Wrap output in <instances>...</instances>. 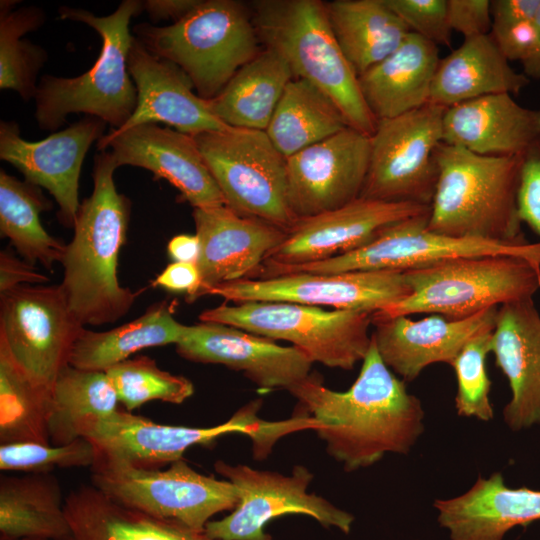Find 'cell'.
I'll use <instances>...</instances> for the list:
<instances>
[{"label": "cell", "mask_w": 540, "mask_h": 540, "mask_svg": "<svg viewBox=\"0 0 540 540\" xmlns=\"http://www.w3.org/2000/svg\"><path fill=\"white\" fill-rule=\"evenodd\" d=\"M288 391L297 399L294 415L319 424L327 452L349 472L387 453L408 454L424 432L420 400L383 362L373 339L348 390L334 391L310 374Z\"/></svg>", "instance_id": "obj_1"}, {"label": "cell", "mask_w": 540, "mask_h": 540, "mask_svg": "<svg viewBox=\"0 0 540 540\" xmlns=\"http://www.w3.org/2000/svg\"><path fill=\"white\" fill-rule=\"evenodd\" d=\"M118 168L110 151L94 157L93 191L80 204L72 240L61 262L59 284L70 310L83 325L113 324L133 306L139 292L118 280V258L126 242L131 202L117 191Z\"/></svg>", "instance_id": "obj_2"}, {"label": "cell", "mask_w": 540, "mask_h": 540, "mask_svg": "<svg viewBox=\"0 0 540 540\" xmlns=\"http://www.w3.org/2000/svg\"><path fill=\"white\" fill-rule=\"evenodd\" d=\"M436 161L438 178L428 219L431 231L452 238L528 242L518 211L522 155H480L441 142Z\"/></svg>", "instance_id": "obj_3"}, {"label": "cell", "mask_w": 540, "mask_h": 540, "mask_svg": "<svg viewBox=\"0 0 540 540\" xmlns=\"http://www.w3.org/2000/svg\"><path fill=\"white\" fill-rule=\"evenodd\" d=\"M143 1L124 0L108 16L61 6L63 20L84 23L100 36L101 51L94 65L76 77L44 75L35 94V120L47 131L61 127L71 113H84L100 118L120 129L130 119L137 106V89L128 71V54L133 36L130 20L138 16Z\"/></svg>", "instance_id": "obj_4"}, {"label": "cell", "mask_w": 540, "mask_h": 540, "mask_svg": "<svg viewBox=\"0 0 540 540\" xmlns=\"http://www.w3.org/2000/svg\"><path fill=\"white\" fill-rule=\"evenodd\" d=\"M248 5L263 48L278 53L294 78L304 79L328 95L349 127L371 137L377 119L332 32L325 2L257 0Z\"/></svg>", "instance_id": "obj_5"}, {"label": "cell", "mask_w": 540, "mask_h": 540, "mask_svg": "<svg viewBox=\"0 0 540 540\" xmlns=\"http://www.w3.org/2000/svg\"><path fill=\"white\" fill-rule=\"evenodd\" d=\"M133 32L151 53L182 69L205 100L261 50L249 5L236 0H199L175 23H140Z\"/></svg>", "instance_id": "obj_6"}, {"label": "cell", "mask_w": 540, "mask_h": 540, "mask_svg": "<svg viewBox=\"0 0 540 540\" xmlns=\"http://www.w3.org/2000/svg\"><path fill=\"white\" fill-rule=\"evenodd\" d=\"M410 294L372 319L431 313L452 320L531 299L540 290V266L514 255L468 256L404 271Z\"/></svg>", "instance_id": "obj_7"}, {"label": "cell", "mask_w": 540, "mask_h": 540, "mask_svg": "<svg viewBox=\"0 0 540 540\" xmlns=\"http://www.w3.org/2000/svg\"><path fill=\"white\" fill-rule=\"evenodd\" d=\"M199 320L230 325L273 341H288L313 363L344 370L363 361L372 341V313L365 311L257 301L223 303L204 310Z\"/></svg>", "instance_id": "obj_8"}, {"label": "cell", "mask_w": 540, "mask_h": 540, "mask_svg": "<svg viewBox=\"0 0 540 540\" xmlns=\"http://www.w3.org/2000/svg\"><path fill=\"white\" fill-rule=\"evenodd\" d=\"M91 484L114 501L152 517L204 532L212 518L232 511L239 489L226 479L194 470L180 459L165 470L143 469L98 456Z\"/></svg>", "instance_id": "obj_9"}, {"label": "cell", "mask_w": 540, "mask_h": 540, "mask_svg": "<svg viewBox=\"0 0 540 540\" xmlns=\"http://www.w3.org/2000/svg\"><path fill=\"white\" fill-rule=\"evenodd\" d=\"M261 400L251 401L228 421L208 428L158 424L132 412L118 409L96 420L83 432L96 454L111 461L143 469H159L183 459L196 445H210L219 436L243 433L251 437L254 456L266 457L274 443L284 436V424L257 417Z\"/></svg>", "instance_id": "obj_10"}, {"label": "cell", "mask_w": 540, "mask_h": 540, "mask_svg": "<svg viewBox=\"0 0 540 540\" xmlns=\"http://www.w3.org/2000/svg\"><path fill=\"white\" fill-rule=\"evenodd\" d=\"M192 137L228 207L285 231L297 223L287 201L286 157L265 131L228 127Z\"/></svg>", "instance_id": "obj_11"}, {"label": "cell", "mask_w": 540, "mask_h": 540, "mask_svg": "<svg viewBox=\"0 0 540 540\" xmlns=\"http://www.w3.org/2000/svg\"><path fill=\"white\" fill-rule=\"evenodd\" d=\"M446 108L428 103L377 121L360 197L430 206L438 178L436 149Z\"/></svg>", "instance_id": "obj_12"}, {"label": "cell", "mask_w": 540, "mask_h": 540, "mask_svg": "<svg viewBox=\"0 0 540 540\" xmlns=\"http://www.w3.org/2000/svg\"><path fill=\"white\" fill-rule=\"evenodd\" d=\"M60 285L25 284L0 294V344L39 387L51 392L84 329Z\"/></svg>", "instance_id": "obj_13"}, {"label": "cell", "mask_w": 540, "mask_h": 540, "mask_svg": "<svg viewBox=\"0 0 540 540\" xmlns=\"http://www.w3.org/2000/svg\"><path fill=\"white\" fill-rule=\"evenodd\" d=\"M429 213L411 217L382 230L370 243L326 260L293 267L261 270V277L305 272L333 274L348 271H407L443 260L484 255H514L540 266V241L505 244L452 238L428 228Z\"/></svg>", "instance_id": "obj_14"}, {"label": "cell", "mask_w": 540, "mask_h": 540, "mask_svg": "<svg viewBox=\"0 0 540 540\" xmlns=\"http://www.w3.org/2000/svg\"><path fill=\"white\" fill-rule=\"evenodd\" d=\"M214 468L239 489L240 500L230 514L207 523L204 532L212 540H272L264 530L267 523L287 514L310 516L344 534L351 531L352 514L307 491L313 475L303 466H295L288 476L221 460Z\"/></svg>", "instance_id": "obj_15"}, {"label": "cell", "mask_w": 540, "mask_h": 540, "mask_svg": "<svg viewBox=\"0 0 540 540\" xmlns=\"http://www.w3.org/2000/svg\"><path fill=\"white\" fill-rule=\"evenodd\" d=\"M410 292L402 271L369 270L333 274L297 272L219 284L202 290L198 298L212 295L235 304L288 302L373 314L402 300Z\"/></svg>", "instance_id": "obj_16"}, {"label": "cell", "mask_w": 540, "mask_h": 540, "mask_svg": "<svg viewBox=\"0 0 540 540\" xmlns=\"http://www.w3.org/2000/svg\"><path fill=\"white\" fill-rule=\"evenodd\" d=\"M370 149V136L347 127L287 157V201L293 216L309 218L360 198Z\"/></svg>", "instance_id": "obj_17"}, {"label": "cell", "mask_w": 540, "mask_h": 540, "mask_svg": "<svg viewBox=\"0 0 540 540\" xmlns=\"http://www.w3.org/2000/svg\"><path fill=\"white\" fill-rule=\"evenodd\" d=\"M106 125L86 115L64 130L31 142L21 137L16 122L1 121L0 159L18 169L26 181L46 189L59 206V221L73 228L80 207L82 164L92 143L105 135Z\"/></svg>", "instance_id": "obj_18"}, {"label": "cell", "mask_w": 540, "mask_h": 540, "mask_svg": "<svg viewBox=\"0 0 540 540\" xmlns=\"http://www.w3.org/2000/svg\"><path fill=\"white\" fill-rule=\"evenodd\" d=\"M429 211L426 205L360 197L343 207L298 220L260 269L299 266L342 255L370 243L385 228Z\"/></svg>", "instance_id": "obj_19"}, {"label": "cell", "mask_w": 540, "mask_h": 540, "mask_svg": "<svg viewBox=\"0 0 540 540\" xmlns=\"http://www.w3.org/2000/svg\"><path fill=\"white\" fill-rule=\"evenodd\" d=\"M175 346L182 358L240 371L263 390L288 391L311 374L313 364L294 346L217 322L184 325Z\"/></svg>", "instance_id": "obj_20"}, {"label": "cell", "mask_w": 540, "mask_h": 540, "mask_svg": "<svg viewBox=\"0 0 540 540\" xmlns=\"http://www.w3.org/2000/svg\"><path fill=\"white\" fill-rule=\"evenodd\" d=\"M97 148H110L118 167L143 168L154 180L168 181L193 208L226 205L191 135L158 124L121 131L111 128L97 142Z\"/></svg>", "instance_id": "obj_21"}, {"label": "cell", "mask_w": 540, "mask_h": 540, "mask_svg": "<svg viewBox=\"0 0 540 540\" xmlns=\"http://www.w3.org/2000/svg\"><path fill=\"white\" fill-rule=\"evenodd\" d=\"M192 215L200 242L199 293L219 284L252 278L287 233L265 221L243 216L227 205L194 208Z\"/></svg>", "instance_id": "obj_22"}, {"label": "cell", "mask_w": 540, "mask_h": 540, "mask_svg": "<svg viewBox=\"0 0 540 540\" xmlns=\"http://www.w3.org/2000/svg\"><path fill=\"white\" fill-rule=\"evenodd\" d=\"M498 308L461 320L438 314L419 320L409 316L372 319L375 330L371 336L387 367L404 382H411L429 365H451L471 338L494 330Z\"/></svg>", "instance_id": "obj_23"}, {"label": "cell", "mask_w": 540, "mask_h": 540, "mask_svg": "<svg viewBox=\"0 0 540 540\" xmlns=\"http://www.w3.org/2000/svg\"><path fill=\"white\" fill-rule=\"evenodd\" d=\"M128 71L137 89V106L130 119L115 130L142 124H166L191 136L229 126L198 96L188 76L169 60L151 53L133 36Z\"/></svg>", "instance_id": "obj_24"}, {"label": "cell", "mask_w": 540, "mask_h": 540, "mask_svg": "<svg viewBox=\"0 0 540 540\" xmlns=\"http://www.w3.org/2000/svg\"><path fill=\"white\" fill-rule=\"evenodd\" d=\"M491 352L511 390L506 425L520 431L540 424V313L533 298L499 306Z\"/></svg>", "instance_id": "obj_25"}, {"label": "cell", "mask_w": 540, "mask_h": 540, "mask_svg": "<svg viewBox=\"0 0 540 540\" xmlns=\"http://www.w3.org/2000/svg\"><path fill=\"white\" fill-rule=\"evenodd\" d=\"M512 96L486 95L446 108L442 142L480 155H522L540 138V109Z\"/></svg>", "instance_id": "obj_26"}, {"label": "cell", "mask_w": 540, "mask_h": 540, "mask_svg": "<svg viewBox=\"0 0 540 540\" xmlns=\"http://www.w3.org/2000/svg\"><path fill=\"white\" fill-rule=\"evenodd\" d=\"M450 540H503L517 525L540 520V490L510 488L500 472L478 477L465 493L434 502Z\"/></svg>", "instance_id": "obj_27"}, {"label": "cell", "mask_w": 540, "mask_h": 540, "mask_svg": "<svg viewBox=\"0 0 540 540\" xmlns=\"http://www.w3.org/2000/svg\"><path fill=\"white\" fill-rule=\"evenodd\" d=\"M439 61L437 45L409 32L396 50L359 75L362 95L377 121L428 104Z\"/></svg>", "instance_id": "obj_28"}, {"label": "cell", "mask_w": 540, "mask_h": 540, "mask_svg": "<svg viewBox=\"0 0 540 540\" xmlns=\"http://www.w3.org/2000/svg\"><path fill=\"white\" fill-rule=\"evenodd\" d=\"M529 82L510 66L491 34L474 36L440 59L429 103L448 108L486 95H517Z\"/></svg>", "instance_id": "obj_29"}, {"label": "cell", "mask_w": 540, "mask_h": 540, "mask_svg": "<svg viewBox=\"0 0 540 540\" xmlns=\"http://www.w3.org/2000/svg\"><path fill=\"white\" fill-rule=\"evenodd\" d=\"M68 540H212L205 532L161 520L124 506L92 484L65 497Z\"/></svg>", "instance_id": "obj_30"}, {"label": "cell", "mask_w": 540, "mask_h": 540, "mask_svg": "<svg viewBox=\"0 0 540 540\" xmlns=\"http://www.w3.org/2000/svg\"><path fill=\"white\" fill-rule=\"evenodd\" d=\"M60 483L51 472L0 479V540H68Z\"/></svg>", "instance_id": "obj_31"}, {"label": "cell", "mask_w": 540, "mask_h": 540, "mask_svg": "<svg viewBox=\"0 0 540 540\" xmlns=\"http://www.w3.org/2000/svg\"><path fill=\"white\" fill-rule=\"evenodd\" d=\"M293 78L289 65L278 53L262 48L215 97L208 100L209 107L229 127L266 131Z\"/></svg>", "instance_id": "obj_32"}, {"label": "cell", "mask_w": 540, "mask_h": 540, "mask_svg": "<svg viewBox=\"0 0 540 540\" xmlns=\"http://www.w3.org/2000/svg\"><path fill=\"white\" fill-rule=\"evenodd\" d=\"M332 32L346 58L361 75L404 41L409 29L385 0L325 2Z\"/></svg>", "instance_id": "obj_33"}, {"label": "cell", "mask_w": 540, "mask_h": 540, "mask_svg": "<svg viewBox=\"0 0 540 540\" xmlns=\"http://www.w3.org/2000/svg\"><path fill=\"white\" fill-rule=\"evenodd\" d=\"M183 326L174 318L166 300L154 303L136 319L110 330L96 332L84 327L74 344L69 365L106 371L140 350L176 344Z\"/></svg>", "instance_id": "obj_34"}, {"label": "cell", "mask_w": 540, "mask_h": 540, "mask_svg": "<svg viewBox=\"0 0 540 540\" xmlns=\"http://www.w3.org/2000/svg\"><path fill=\"white\" fill-rule=\"evenodd\" d=\"M119 403L105 371L67 365L51 391L48 414L51 445H66L82 438L89 425L117 411Z\"/></svg>", "instance_id": "obj_35"}, {"label": "cell", "mask_w": 540, "mask_h": 540, "mask_svg": "<svg viewBox=\"0 0 540 540\" xmlns=\"http://www.w3.org/2000/svg\"><path fill=\"white\" fill-rule=\"evenodd\" d=\"M347 127L343 114L328 95L304 79L293 78L265 132L287 158Z\"/></svg>", "instance_id": "obj_36"}, {"label": "cell", "mask_w": 540, "mask_h": 540, "mask_svg": "<svg viewBox=\"0 0 540 540\" xmlns=\"http://www.w3.org/2000/svg\"><path fill=\"white\" fill-rule=\"evenodd\" d=\"M53 207L40 187L0 170V234L9 239L16 252L32 265L40 263L52 270L61 263L66 244L50 235L40 214Z\"/></svg>", "instance_id": "obj_37"}, {"label": "cell", "mask_w": 540, "mask_h": 540, "mask_svg": "<svg viewBox=\"0 0 540 540\" xmlns=\"http://www.w3.org/2000/svg\"><path fill=\"white\" fill-rule=\"evenodd\" d=\"M51 392L36 385L0 344V443L51 444Z\"/></svg>", "instance_id": "obj_38"}, {"label": "cell", "mask_w": 540, "mask_h": 540, "mask_svg": "<svg viewBox=\"0 0 540 540\" xmlns=\"http://www.w3.org/2000/svg\"><path fill=\"white\" fill-rule=\"evenodd\" d=\"M15 3L18 1L0 2V88L13 90L30 101L35 97L37 76L47 53L22 37L43 25L45 13L36 6L13 9Z\"/></svg>", "instance_id": "obj_39"}, {"label": "cell", "mask_w": 540, "mask_h": 540, "mask_svg": "<svg viewBox=\"0 0 540 540\" xmlns=\"http://www.w3.org/2000/svg\"><path fill=\"white\" fill-rule=\"evenodd\" d=\"M105 372L120 404L129 412L153 400L181 404L194 393V385L188 378L162 370L154 359L145 355L129 358Z\"/></svg>", "instance_id": "obj_40"}, {"label": "cell", "mask_w": 540, "mask_h": 540, "mask_svg": "<svg viewBox=\"0 0 540 540\" xmlns=\"http://www.w3.org/2000/svg\"><path fill=\"white\" fill-rule=\"evenodd\" d=\"M492 334L493 330L484 331L471 338L450 365L457 379L455 407L459 416L485 422L494 416L489 396L491 381L485 365Z\"/></svg>", "instance_id": "obj_41"}, {"label": "cell", "mask_w": 540, "mask_h": 540, "mask_svg": "<svg viewBox=\"0 0 540 540\" xmlns=\"http://www.w3.org/2000/svg\"><path fill=\"white\" fill-rule=\"evenodd\" d=\"M96 449L86 438L54 446L35 442L0 444V469L28 473L51 472L55 468L91 467Z\"/></svg>", "instance_id": "obj_42"}, {"label": "cell", "mask_w": 540, "mask_h": 540, "mask_svg": "<svg viewBox=\"0 0 540 540\" xmlns=\"http://www.w3.org/2000/svg\"><path fill=\"white\" fill-rule=\"evenodd\" d=\"M410 32L439 46L451 47L447 0H385Z\"/></svg>", "instance_id": "obj_43"}, {"label": "cell", "mask_w": 540, "mask_h": 540, "mask_svg": "<svg viewBox=\"0 0 540 540\" xmlns=\"http://www.w3.org/2000/svg\"><path fill=\"white\" fill-rule=\"evenodd\" d=\"M518 211L521 222L540 237V138L522 154Z\"/></svg>", "instance_id": "obj_44"}, {"label": "cell", "mask_w": 540, "mask_h": 540, "mask_svg": "<svg viewBox=\"0 0 540 540\" xmlns=\"http://www.w3.org/2000/svg\"><path fill=\"white\" fill-rule=\"evenodd\" d=\"M447 11L451 30L462 34L464 39L490 34L491 1L447 0Z\"/></svg>", "instance_id": "obj_45"}, {"label": "cell", "mask_w": 540, "mask_h": 540, "mask_svg": "<svg viewBox=\"0 0 540 540\" xmlns=\"http://www.w3.org/2000/svg\"><path fill=\"white\" fill-rule=\"evenodd\" d=\"M490 34L508 61L521 64L531 57L538 39L535 19L508 26H492Z\"/></svg>", "instance_id": "obj_46"}, {"label": "cell", "mask_w": 540, "mask_h": 540, "mask_svg": "<svg viewBox=\"0 0 540 540\" xmlns=\"http://www.w3.org/2000/svg\"><path fill=\"white\" fill-rule=\"evenodd\" d=\"M152 285L169 292L185 294L186 301L197 299L202 281L197 264L172 262L153 280Z\"/></svg>", "instance_id": "obj_47"}, {"label": "cell", "mask_w": 540, "mask_h": 540, "mask_svg": "<svg viewBox=\"0 0 540 540\" xmlns=\"http://www.w3.org/2000/svg\"><path fill=\"white\" fill-rule=\"evenodd\" d=\"M49 277L35 265L19 259L13 252H0V294L25 284H45Z\"/></svg>", "instance_id": "obj_48"}, {"label": "cell", "mask_w": 540, "mask_h": 540, "mask_svg": "<svg viewBox=\"0 0 540 540\" xmlns=\"http://www.w3.org/2000/svg\"><path fill=\"white\" fill-rule=\"evenodd\" d=\"M540 0H492V26H508L534 20Z\"/></svg>", "instance_id": "obj_49"}, {"label": "cell", "mask_w": 540, "mask_h": 540, "mask_svg": "<svg viewBox=\"0 0 540 540\" xmlns=\"http://www.w3.org/2000/svg\"><path fill=\"white\" fill-rule=\"evenodd\" d=\"M199 0H146L143 1L144 11L154 22L172 20L173 23L189 13Z\"/></svg>", "instance_id": "obj_50"}, {"label": "cell", "mask_w": 540, "mask_h": 540, "mask_svg": "<svg viewBox=\"0 0 540 540\" xmlns=\"http://www.w3.org/2000/svg\"><path fill=\"white\" fill-rule=\"evenodd\" d=\"M167 253L173 262L197 264L200 254L199 239L196 235H176L168 242Z\"/></svg>", "instance_id": "obj_51"}, {"label": "cell", "mask_w": 540, "mask_h": 540, "mask_svg": "<svg viewBox=\"0 0 540 540\" xmlns=\"http://www.w3.org/2000/svg\"><path fill=\"white\" fill-rule=\"evenodd\" d=\"M538 29V39L535 50L531 57L522 64L523 74L530 78L540 80V8L535 18Z\"/></svg>", "instance_id": "obj_52"}, {"label": "cell", "mask_w": 540, "mask_h": 540, "mask_svg": "<svg viewBox=\"0 0 540 540\" xmlns=\"http://www.w3.org/2000/svg\"><path fill=\"white\" fill-rule=\"evenodd\" d=\"M21 540H47V539H21Z\"/></svg>", "instance_id": "obj_53"}]
</instances>
